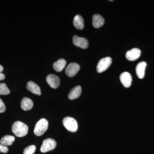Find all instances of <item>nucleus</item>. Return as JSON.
<instances>
[{
    "instance_id": "f257e3e1",
    "label": "nucleus",
    "mask_w": 154,
    "mask_h": 154,
    "mask_svg": "<svg viewBox=\"0 0 154 154\" xmlns=\"http://www.w3.org/2000/svg\"><path fill=\"white\" fill-rule=\"evenodd\" d=\"M12 130L17 137H23L28 134V128L27 125L23 122L17 121L12 125Z\"/></svg>"
},
{
    "instance_id": "f03ea898",
    "label": "nucleus",
    "mask_w": 154,
    "mask_h": 154,
    "mask_svg": "<svg viewBox=\"0 0 154 154\" xmlns=\"http://www.w3.org/2000/svg\"><path fill=\"white\" fill-rule=\"evenodd\" d=\"M48 122L46 119H41L36 123L34 130V134L40 136L44 134L48 128Z\"/></svg>"
},
{
    "instance_id": "7ed1b4c3",
    "label": "nucleus",
    "mask_w": 154,
    "mask_h": 154,
    "mask_svg": "<svg viewBox=\"0 0 154 154\" xmlns=\"http://www.w3.org/2000/svg\"><path fill=\"white\" fill-rule=\"evenodd\" d=\"M63 124L66 129L70 132H76L78 130V124L76 120L72 117H66L64 118Z\"/></svg>"
},
{
    "instance_id": "20e7f679",
    "label": "nucleus",
    "mask_w": 154,
    "mask_h": 154,
    "mask_svg": "<svg viewBox=\"0 0 154 154\" xmlns=\"http://www.w3.org/2000/svg\"><path fill=\"white\" fill-rule=\"evenodd\" d=\"M112 63V59L110 57H106L101 59L97 64V71L98 73H102L105 71L110 67Z\"/></svg>"
},
{
    "instance_id": "39448f33",
    "label": "nucleus",
    "mask_w": 154,
    "mask_h": 154,
    "mask_svg": "<svg viewBox=\"0 0 154 154\" xmlns=\"http://www.w3.org/2000/svg\"><path fill=\"white\" fill-rule=\"evenodd\" d=\"M56 146L57 143L52 138L46 139L43 141L40 151L42 153L46 152L54 149Z\"/></svg>"
},
{
    "instance_id": "423d86ee",
    "label": "nucleus",
    "mask_w": 154,
    "mask_h": 154,
    "mask_svg": "<svg viewBox=\"0 0 154 154\" xmlns=\"http://www.w3.org/2000/svg\"><path fill=\"white\" fill-rule=\"evenodd\" d=\"M73 43L75 46L83 49H86L89 46V42L87 38L79 37L76 35L73 37Z\"/></svg>"
},
{
    "instance_id": "0eeeda50",
    "label": "nucleus",
    "mask_w": 154,
    "mask_h": 154,
    "mask_svg": "<svg viewBox=\"0 0 154 154\" xmlns=\"http://www.w3.org/2000/svg\"><path fill=\"white\" fill-rule=\"evenodd\" d=\"M80 69L79 65L75 63L69 64L65 70L67 75L69 77H73L77 74Z\"/></svg>"
},
{
    "instance_id": "6e6552de",
    "label": "nucleus",
    "mask_w": 154,
    "mask_h": 154,
    "mask_svg": "<svg viewBox=\"0 0 154 154\" xmlns=\"http://www.w3.org/2000/svg\"><path fill=\"white\" fill-rule=\"evenodd\" d=\"M46 80L48 84L53 89H57L60 85V79L56 75L49 74L46 77Z\"/></svg>"
},
{
    "instance_id": "1a4fd4ad",
    "label": "nucleus",
    "mask_w": 154,
    "mask_h": 154,
    "mask_svg": "<svg viewBox=\"0 0 154 154\" xmlns=\"http://www.w3.org/2000/svg\"><path fill=\"white\" fill-rule=\"evenodd\" d=\"M122 85L126 88H128L131 85L132 82V77L128 72H124L120 75L119 77Z\"/></svg>"
},
{
    "instance_id": "9d476101",
    "label": "nucleus",
    "mask_w": 154,
    "mask_h": 154,
    "mask_svg": "<svg viewBox=\"0 0 154 154\" xmlns=\"http://www.w3.org/2000/svg\"><path fill=\"white\" fill-rule=\"evenodd\" d=\"M141 51L137 48H134L130 50L126 53V58L130 61H134L140 57Z\"/></svg>"
},
{
    "instance_id": "9b49d317",
    "label": "nucleus",
    "mask_w": 154,
    "mask_h": 154,
    "mask_svg": "<svg viewBox=\"0 0 154 154\" xmlns=\"http://www.w3.org/2000/svg\"><path fill=\"white\" fill-rule=\"evenodd\" d=\"M146 65V63L144 61L141 62L137 65L136 72L139 79H142L144 77Z\"/></svg>"
},
{
    "instance_id": "f8f14e48",
    "label": "nucleus",
    "mask_w": 154,
    "mask_h": 154,
    "mask_svg": "<svg viewBox=\"0 0 154 154\" xmlns=\"http://www.w3.org/2000/svg\"><path fill=\"white\" fill-rule=\"evenodd\" d=\"M105 20L104 18L98 14H94L93 17L92 24L94 28H98L104 25Z\"/></svg>"
},
{
    "instance_id": "ddd939ff",
    "label": "nucleus",
    "mask_w": 154,
    "mask_h": 154,
    "mask_svg": "<svg viewBox=\"0 0 154 154\" xmlns=\"http://www.w3.org/2000/svg\"><path fill=\"white\" fill-rule=\"evenodd\" d=\"M82 89L81 86H77L72 89L68 94V98L70 100H74L81 96Z\"/></svg>"
},
{
    "instance_id": "4468645a",
    "label": "nucleus",
    "mask_w": 154,
    "mask_h": 154,
    "mask_svg": "<svg viewBox=\"0 0 154 154\" xmlns=\"http://www.w3.org/2000/svg\"><path fill=\"white\" fill-rule=\"evenodd\" d=\"M27 89L33 94L38 96L41 95V90L39 86L32 81H30L27 83Z\"/></svg>"
},
{
    "instance_id": "2eb2a0df",
    "label": "nucleus",
    "mask_w": 154,
    "mask_h": 154,
    "mask_svg": "<svg viewBox=\"0 0 154 154\" xmlns=\"http://www.w3.org/2000/svg\"><path fill=\"white\" fill-rule=\"evenodd\" d=\"M33 101L28 97H25L22 99L21 107L22 110L25 111L31 110L33 107Z\"/></svg>"
},
{
    "instance_id": "dca6fc26",
    "label": "nucleus",
    "mask_w": 154,
    "mask_h": 154,
    "mask_svg": "<svg viewBox=\"0 0 154 154\" xmlns=\"http://www.w3.org/2000/svg\"><path fill=\"white\" fill-rule=\"evenodd\" d=\"M73 25L75 28L79 30H82L84 28V21L82 16L77 15L73 19Z\"/></svg>"
},
{
    "instance_id": "f3484780",
    "label": "nucleus",
    "mask_w": 154,
    "mask_h": 154,
    "mask_svg": "<svg viewBox=\"0 0 154 154\" xmlns=\"http://www.w3.org/2000/svg\"><path fill=\"white\" fill-rule=\"evenodd\" d=\"M66 64V60L63 59H60L53 63V67L56 72H61L64 69Z\"/></svg>"
},
{
    "instance_id": "a211bd4d",
    "label": "nucleus",
    "mask_w": 154,
    "mask_h": 154,
    "mask_svg": "<svg viewBox=\"0 0 154 154\" xmlns=\"http://www.w3.org/2000/svg\"><path fill=\"white\" fill-rule=\"evenodd\" d=\"M15 138L13 136L6 135L1 139L0 143L1 144L6 146H11L14 143Z\"/></svg>"
},
{
    "instance_id": "6ab92c4d",
    "label": "nucleus",
    "mask_w": 154,
    "mask_h": 154,
    "mask_svg": "<svg viewBox=\"0 0 154 154\" xmlns=\"http://www.w3.org/2000/svg\"><path fill=\"white\" fill-rule=\"evenodd\" d=\"M11 93L10 90L5 83L0 84V95H7Z\"/></svg>"
},
{
    "instance_id": "aec40b11",
    "label": "nucleus",
    "mask_w": 154,
    "mask_h": 154,
    "mask_svg": "<svg viewBox=\"0 0 154 154\" xmlns=\"http://www.w3.org/2000/svg\"><path fill=\"white\" fill-rule=\"evenodd\" d=\"M36 149V146L30 145L27 147L23 152L24 154H34Z\"/></svg>"
},
{
    "instance_id": "412c9836",
    "label": "nucleus",
    "mask_w": 154,
    "mask_h": 154,
    "mask_svg": "<svg viewBox=\"0 0 154 154\" xmlns=\"http://www.w3.org/2000/svg\"><path fill=\"white\" fill-rule=\"evenodd\" d=\"M8 147L0 144V152L7 153L8 152Z\"/></svg>"
},
{
    "instance_id": "4be33fe9",
    "label": "nucleus",
    "mask_w": 154,
    "mask_h": 154,
    "mask_svg": "<svg viewBox=\"0 0 154 154\" xmlns=\"http://www.w3.org/2000/svg\"><path fill=\"white\" fill-rule=\"evenodd\" d=\"M6 110V107L2 100L0 99V113H4Z\"/></svg>"
},
{
    "instance_id": "5701e85b",
    "label": "nucleus",
    "mask_w": 154,
    "mask_h": 154,
    "mask_svg": "<svg viewBox=\"0 0 154 154\" xmlns=\"http://www.w3.org/2000/svg\"><path fill=\"white\" fill-rule=\"evenodd\" d=\"M5 74L3 73H2V72H0V81H2L5 79Z\"/></svg>"
},
{
    "instance_id": "b1692460",
    "label": "nucleus",
    "mask_w": 154,
    "mask_h": 154,
    "mask_svg": "<svg viewBox=\"0 0 154 154\" xmlns=\"http://www.w3.org/2000/svg\"><path fill=\"white\" fill-rule=\"evenodd\" d=\"M3 70H4V68H3L2 66L0 65V72H2L3 71Z\"/></svg>"
}]
</instances>
